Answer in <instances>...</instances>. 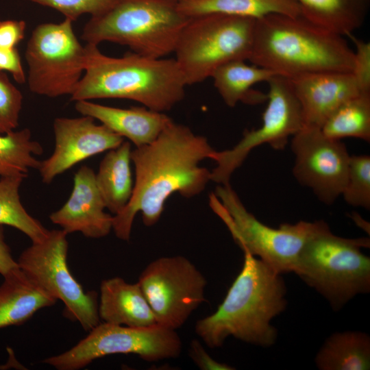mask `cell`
<instances>
[{
	"label": "cell",
	"mask_w": 370,
	"mask_h": 370,
	"mask_svg": "<svg viewBox=\"0 0 370 370\" xmlns=\"http://www.w3.org/2000/svg\"><path fill=\"white\" fill-rule=\"evenodd\" d=\"M215 151L206 138L173 121L154 141L132 150L135 182L127 204L112 217L116 237L130 240L133 221L139 212L145 225H154L173 193L187 198L201 193L211 180V172L199 163L212 159Z\"/></svg>",
	"instance_id": "cell-1"
},
{
	"label": "cell",
	"mask_w": 370,
	"mask_h": 370,
	"mask_svg": "<svg viewBox=\"0 0 370 370\" xmlns=\"http://www.w3.org/2000/svg\"><path fill=\"white\" fill-rule=\"evenodd\" d=\"M241 271L212 314L198 320L195 331L210 348L221 347L229 336L263 347L278 336L271 320L286 307V287L271 267L247 251Z\"/></svg>",
	"instance_id": "cell-2"
},
{
	"label": "cell",
	"mask_w": 370,
	"mask_h": 370,
	"mask_svg": "<svg viewBox=\"0 0 370 370\" xmlns=\"http://www.w3.org/2000/svg\"><path fill=\"white\" fill-rule=\"evenodd\" d=\"M248 60L292 79L322 72L351 73L354 50L344 36L301 15L271 14L256 21Z\"/></svg>",
	"instance_id": "cell-3"
},
{
	"label": "cell",
	"mask_w": 370,
	"mask_h": 370,
	"mask_svg": "<svg viewBox=\"0 0 370 370\" xmlns=\"http://www.w3.org/2000/svg\"><path fill=\"white\" fill-rule=\"evenodd\" d=\"M85 46V71L72 101L125 99L164 112L184 99L187 84L175 59L134 52L111 57L101 52L98 45Z\"/></svg>",
	"instance_id": "cell-4"
},
{
	"label": "cell",
	"mask_w": 370,
	"mask_h": 370,
	"mask_svg": "<svg viewBox=\"0 0 370 370\" xmlns=\"http://www.w3.org/2000/svg\"><path fill=\"white\" fill-rule=\"evenodd\" d=\"M191 17L175 0H119L86 23L82 38L98 45L111 42L134 53L162 58L174 52L178 38Z\"/></svg>",
	"instance_id": "cell-5"
},
{
	"label": "cell",
	"mask_w": 370,
	"mask_h": 370,
	"mask_svg": "<svg viewBox=\"0 0 370 370\" xmlns=\"http://www.w3.org/2000/svg\"><path fill=\"white\" fill-rule=\"evenodd\" d=\"M369 245V238H343L326 224L304 245L294 273L338 310L370 291V258L361 251Z\"/></svg>",
	"instance_id": "cell-6"
},
{
	"label": "cell",
	"mask_w": 370,
	"mask_h": 370,
	"mask_svg": "<svg viewBox=\"0 0 370 370\" xmlns=\"http://www.w3.org/2000/svg\"><path fill=\"white\" fill-rule=\"evenodd\" d=\"M210 205L243 251L280 274L294 272L305 243L327 224L323 220L300 221L281 224L278 228L269 227L245 208L230 184L217 186L215 193L210 195Z\"/></svg>",
	"instance_id": "cell-7"
},
{
	"label": "cell",
	"mask_w": 370,
	"mask_h": 370,
	"mask_svg": "<svg viewBox=\"0 0 370 370\" xmlns=\"http://www.w3.org/2000/svg\"><path fill=\"white\" fill-rule=\"evenodd\" d=\"M256 21L222 14L191 17L174 50L175 60L186 84L204 81L230 61L249 60Z\"/></svg>",
	"instance_id": "cell-8"
},
{
	"label": "cell",
	"mask_w": 370,
	"mask_h": 370,
	"mask_svg": "<svg viewBox=\"0 0 370 370\" xmlns=\"http://www.w3.org/2000/svg\"><path fill=\"white\" fill-rule=\"evenodd\" d=\"M66 18L61 23L38 25L25 50L29 90L37 95L58 97L75 90L85 71L86 49Z\"/></svg>",
	"instance_id": "cell-9"
},
{
	"label": "cell",
	"mask_w": 370,
	"mask_h": 370,
	"mask_svg": "<svg viewBox=\"0 0 370 370\" xmlns=\"http://www.w3.org/2000/svg\"><path fill=\"white\" fill-rule=\"evenodd\" d=\"M71 349L45 359L58 370L82 369L94 360L116 354L137 355L147 362L180 356L182 343L175 330L159 324L130 327L99 323Z\"/></svg>",
	"instance_id": "cell-10"
},
{
	"label": "cell",
	"mask_w": 370,
	"mask_h": 370,
	"mask_svg": "<svg viewBox=\"0 0 370 370\" xmlns=\"http://www.w3.org/2000/svg\"><path fill=\"white\" fill-rule=\"evenodd\" d=\"M67 233L49 230L39 242H32L17 260L21 270L65 306L67 317L90 331L100 323L98 294L85 291L69 271Z\"/></svg>",
	"instance_id": "cell-11"
},
{
	"label": "cell",
	"mask_w": 370,
	"mask_h": 370,
	"mask_svg": "<svg viewBox=\"0 0 370 370\" xmlns=\"http://www.w3.org/2000/svg\"><path fill=\"white\" fill-rule=\"evenodd\" d=\"M138 284L158 324L176 330L204 301L207 281L182 256L158 258L139 275Z\"/></svg>",
	"instance_id": "cell-12"
},
{
	"label": "cell",
	"mask_w": 370,
	"mask_h": 370,
	"mask_svg": "<svg viewBox=\"0 0 370 370\" xmlns=\"http://www.w3.org/2000/svg\"><path fill=\"white\" fill-rule=\"evenodd\" d=\"M267 82V106L262 114L261 126L246 131L232 148L214 152L212 160L217 162V166L210 171L211 181L220 185L230 184L232 173L253 149L267 144L274 149H283L288 138L304 127L301 105L291 79L275 75Z\"/></svg>",
	"instance_id": "cell-13"
},
{
	"label": "cell",
	"mask_w": 370,
	"mask_h": 370,
	"mask_svg": "<svg viewBox=\"0 0 370 370\" xmlns=\"http://www.w3.org/2000/svg\"><path fill=\"white\" fill-rule=\"evenodd\" d=\"M293 175L325 204L342 194L347 179L350 155L341 140L325 136L320 128L304 127L293 136Z\"/></svg>",
	"instance_id": "cell-14"
},
{
	"label": "cell",
	"mask_w": 370,
	"mask_h": 370,
	"mask_svg": "<svg viewBox=\"0 0 370 370\" xmlns=\"http://www.w3.org/2000/svg\"><path fill=\"white\" fill-rule=\"evenodd\" d=\"M55 148L40 161L42 182L50 184L56 177L95 155L118 147L123 138L90 116L58 117L53 121Z\"/></svg>",
	"instance_id": "cell-15"
},
{
	"label": "cell",
	"mask_w": 370,
	"mask_h": 370,
	"mask_svg": "<svg viewBox=\"0 0 370 370\" xmlns=\"http://www.w3.org/2000/svg\"><path fill=\"white\" fill-rule=\"evenodd\" d=\"M105 208L95 173L90 167L84 165L74 175L69 199L50 214L49 219L67 234L79 232L86 237L99 238L112 230L113 216L106 213Z\"/></svg>",
	"instance_id": "cell-16"
},
{
	"label": "cell",
	"mask_w": 370,
	"mask_h": 370,
	"mask_svg": "<svg viewBox=\"0 0 370 370\" xmlns=\"http://www.w3.org/2000/svg\"><path fill=\"white\" fill-rule=\"evenodd\" d=\"M291 80L301 105L305 127L321 128L338 106L361 93L351 73L322 72Z\"/></svg>",
	"instance_id": "cell-17"
},
{
	"label": "cell",
	"mask_w": 370,
	"mask_h": 370,
	"mask_svg": "<svg viewBox=\"0 0 370 370\" xmlns=\"http://www.w3.org/2000/svg\"><path fill=\"white\" fill-rule=\"evenodd\" d=\"M75 108L82 115L99 121L112 132L127 138L136 147L154 141L173 121L164 112L145 106L120 108L79 100L75 101Z\"/></svg>",
	"instance_id": "cell-18"
},
{
	"label": "cell",
	"mask_w": 370,
	"mask_h": 370,
	"mask_svg": "<svg viewBox=\"0 0 370 370\" xmlns=\"http://www.w3.org/2000/svg\"><path fill=\"white\" fill-rule=\"evenodd\" d=\"M98 311L100 320L108 323L130 327L158 324L138 282L127 283L119 277L101 282Z\"/></svg>",
	"instance_id": "cell-19"
},
{
	"label": "cell",
	"mask_w": 370,
	"mask_h": 370,
	"mask_svg": "<svg viewBox=\"0 0 370 370\" xmlns=\"http://www.w3.org/2000/svg\"><path fill=\"white\" fill-rule=\"evenodd\" d=\"M0 285V328L21 325L57 299L18 269Z\"/></svg>",
	"instance_id": "cell-20"
},
{
	"label": "cell",
	"mask_w": 370,
	"mask_h": 370,
	"mask_svg": "<svg viewBox=\"0 0 370 370\" xmlns=\"http://www.w3.org/2000/svg\"><path fill=\"white\" fill-rule=\"evenodd\" d=\"M275 75L267 69L249 65L245 60H236L219 66L210 77L225 103L232 108L238 102L254 105L267 101L266 94L252 87L257 83L267 82Z\"/></svg>",
	"instance_id": "cell-21"
},
{
	"label": "cell",
	"mask_w": 370,
	"mask_h": 370,
	"mask_svg": "<svg viewBox=\"0 0 370 370\" xmlns=\"http://www.w3.org/2000/svg\"><path fill=\"white\" fill-rule=\"evenodd\" d=\"M131 145L123 142L109 150L100 162L95 180L106 208L114 214L127 204L133 191Z\"/></svg>",
	"instance_id": "cell-22"
},
{
	"label": "cell",
	"mask_w": 370,
	"mask_h": 370,
	"mask_svg": "<svg viewBox=\"0 0 370 370\" xmlns=\"http://www.w3.org/2000/svg\"><path fill=\"white\" fill-rule=\"evenodd\" d=\"M301 15L311 23L343 36L364 23L370 0H295Z\"/></svg>",
	"instance_id": "cell-23"
},
{
	"label": "cell",
	"mask_w": 370,
	"mask_h": 370,
	"mask_svg": "<svg viewBox=\"0 0 370 370\" xmlns=\"http://www.w3.org/2000/svg\"><path fill=\"white\" fill-rule=\"evenodd\" d=\"M315 363L321 370L369 369V336L359 331L332 334L318 352Z\"/></svg>",
	"instance_id": "cell-24"
},
{
	"label": "cell",
	"mask_w": 370,
	"mask_h": 370,
	"mask_svg": "<svg viewBox=\"0 0 370 370\" xmlns=\"http://www.w3.org/2000/svg\"><path fill=\"white\" fill-rule=\"evenodd\" d=\"M178 8L190 17L222 14L257 20L271 14L301 15L295 0H191L178 2Z\"/></svg>",
	"instance_id": "cell-25"
},
{
	"label": "cell",
	"mask_w": 370,
	"mask_h": 370,
	"mask_svg": "<svg viewBox=\"0 0 370 370\" xmlns=\"http://www.w3.org/2000/svg\"><path fill=\"white\" fill-rule=\"evenodd\" d=\"M328 138H356L370 141V93H360L343 103L320 128Z\"/></svg>",
	"instance_id": "cell-26"
},
{
	"label": "cell",
	"mask_w": 370,
	"mask_h": 370,
	"mask_svg": "<svg viewBox=\"0 0 370 370\" xmlns=\"http://www.w3.org/2000/svg\"><path fill=\"white\" fill-rule=\"evenodd\" d=\"M42 153V145L27 128L0 134V177H26L29 170L38 169L40 161L36 156Z\"/></svg>",
	"instance_id": "cell-27"
},
{
	"label": "cell",
	"mask_w": 370,
	"mask_h": 370,
	"mask_svg": "<svg viewBox=\"0 0 370 370\" xmlns=\"http://www.w3.org/2000/svg\"><path fill=\"white\" fill-rule=\"evenodd\" d=\"M23 176L0 177V225H9L22 232L32 242H39L49 230L31 216L23 206L19 188Z\"/></svg>",
	"instance_id": "cell-28"
},
{
	"label": "cell",
	"mask_w": 370,
	"mask_h": 370,
	"mask_svg": "<svg viewBox=\"0 0 370 370\" xmlns=\"http://www.w3.org/2000/svg\"><path fill=\"white\" fill-rule=\"evenodd\" d=\"M341 195L354 207L370 208V156H351L347 179Z\"/></svg>",
	"instance_id": "cell-29"
},
{
	"label": "cell",
	"mask_w": 370,
	"mask_h": 370,
	"mask_svg": "<svg viewBox=\"0 0 370 370\" xmlns=\"http://www.w3.org/2000/svg\"><path fill=\"white\" fill-rule=\"evenodd\" d=\"M23 95L7 75L0 71V134L14 131L18 125Z\"/></svg>",
	"instance_id": "cell-30"
},
{
	"label": "cell",
	"mask_w": 370,
	"mask_h": 370,
	"mask_svg": "<svg viewBox=\"0 0 370 370\" xmlns=\"http://www.w3.org/2000/svg\"><path fill=\"white\" fill-rule=\"evenodd\" d=\"M53 8L72 21L84 14L99 15L112 8L119 0H29Z\"/></svg>",
	"instance_id": "cell-31"
},
{
	"label": "cell",
	"mask_w": 370,
	"mask_h": 370,
	"mask_svg": "<svg viewBox=\"0 0 370 370\" xmlns=\"http://www.w3.org/2000/svg\"><path fill=\"white\" fill-rule=\"evenodd\" d=\"M355 45L351 72L361 93H370V42L349 36Z\"/></svg>",
	"instance_id": "cell-32"
},
{
	"label": "cell",
	"mask_w": 370,
	"mask_h": 370,
	"mask_svg": "<svg viewBox=\"0 0 370 370\" xmlns=\"http://www.w3.org/2000/svg\"><path fill=\"white\" fill-rule=\"evenodd\" d=\"M25 30L24 21H0V48H16L24 38Z\"/></svg>",
	"instance_id": "cell-33"
},
{
	"label": "cell",
	"mask_w": 370,
	"mask_h": 370,
	"mask_svg": "<svg viewBox=\"0 0 370 370\" xmlns=\"http://www.w3.org/2000/svg\"><path fill=\"white\" fill-rule=\"evenodd\" d=\"M188 354L193 362L201 370H233L234 367L212 358L197 339L190 343Z\"/></svg>",
	"instance_id": "cell-34"
},
{
	"label": "cell",
	"mask_w": 370,
	"mask_h": 370,
	"mask_svg": "<svg viewBox=\"0 0 370 370\" xmlns=\"http://www.w3.org/2000/svg\"><path fill=\"white\" fill-rule=\"evenodd\" d=\"M0 71H8L18 84L25 82L27 77L16 48H0Z\"/></svg>",
	"instance_id": "cell-35"
},
{
	"label": "cell",
	"mask_w": 370,
	"mask_h": 370,
	"mask_svg": "<svg viewBox=\"0 0 370 370\" xmlns=\"http://www.w3.org/2000/svg\"><path fill=\"white\" fill-rule=\"evenodd\" d=\"M19 269L11 254V250L5 241L3 225H0V274L5 277Z\"/></svg>",
	"instance_id": "cell-36"
},
{
	"label": "cell",
	"mask_w": 370,
	"mask_h": 370,
	"mask_svg": "<svg viewBox=\"0 0 370 370\" xmlns=\"http://www.w3.org/2000/svg\"><path fill=\"white\" fill-rule=\"evenodd\" d=\"M352 217L356 225H359L362 229L365 230L367 232V230L369 232V227H367V223L363 224V223H365L366 221H365L360 217V216H359L357 213H354Z\"/></svg>",
	"instance_id": "cell-37"
},
{
	"label": "cell",
	"mask_w": 370,
	"mask_h": 370,
	"mask_svg": "<svg viewBox=\"0 0 370 370\" xmlns=\"http://www.w3.org/2000/svg\"><path fill=\"white\" fill-rule=\"evenodd\" d=\"M178 2H181V1H191V0H175Z\"/></svg>",
	"instance_id": "cell-38"
}]
</instances>
